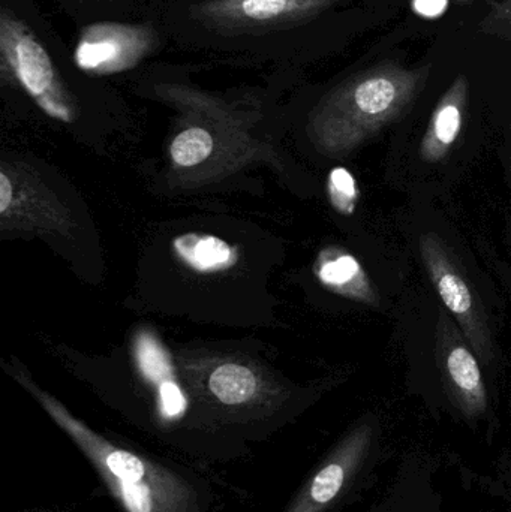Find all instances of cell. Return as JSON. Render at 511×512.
<instances>
[{"instance_id": "1", "label": "cell", "mask_w": 511, "mask_h": 512, "mask_svg": "<svg viewBox=\"0 0 511 512\" xmlns=\"http://www.w3.org/2000/svg\"><path fill=\"white\" fill-rule=\"evenodd\" d=\"M431 65L407 68L384 60L339 84L321 99L311 129L318 146L347 155L404 117L428 84Z\"/></svg>"}, {"instance_id": "2", "label": "cell", "mask_w": 511, "mask_h": 512, "mask_svg": "<svg viewBox=\"0 0 511 512\" xmlns=\"http://www.w3.org/2000/svg\"><path fill=\"white\" fill-rule=\"evenodd\" d=\"M21 382L89 457L107 483L108 489L119 499L126 511L191 512L194 496L182 480L131 451L114 447L72 417L65 406L60 405L50 394L38 390L35 385Z\"/></svg>"}, {"instance_id": "3", "label": "cell", "mask_w": 511, "mask_h": 512, "mask_svg": "<svg viewBox=\"0 0 511 512\" xmlns=\"http://www.w3.org/2000/svg\"><path fill=\"white\" fill-rule=\"evenodd\" d=\"M0 63L3 77L17 84L48 117L77 119V104L48 51L26 21L11 9L0 11Z\"/></svg>"}, {"instance_id": "4", "label": "cell", "mask_w": 511, "mask_h": 512, "mask_svg": "<svg viewBox=\"0 0 511 512\" xmlns=\"http://www.w3.org/2000/svg\"><path fill=\"white\" fill-rule=\"evenodd\" d=\"M158 45V33L149 24L98 21L81 29L72 59L84 74L107 77L131 71Z\"/></svg>"}, {"instance_id": "5", "label": "cell", "mask_w": 511, "mask_h": 512, "mask_svg": "<svg viewBox=\"0 0 511 512\" xmlns=\"http://www.w3.org/2000/svg\"><path fill=\"white\" fill-rule=\"evenodd\" d=\"M342 0H204L192 18L219 32L287 29L320 17Z\"/></svg>"}, {"instance_id": "6", "label": "cell", "mask_w": 511, "mask_h": 512, "mask_svg": "<svg viewBox=\"0 0 511 512\" xmlns=\"http://www.w3.org/2000/svg\"><path fill=\"white\" fill-rule=\"evenodd\" d=\"M419 249L432 285L444 306L458 321L474 352L486 363H491L494 358L491 330L467 279L450 258L444 243L434 234H423L420 237Z\"/></svg>"}, {"instance_id": "7", "label": "cell", "mask_w": 511, "mask_h": 512, "mask_svg": "<svg viewBox=\"0 0 511 512\" xmlns=\"http://www.w3.org/2000/svg\"><path fill=\"white\" fill-rule=\"evenodd\" d=\"M437 361L452 402L467 417L477 418L488 408V391L479 361L461 337L446 310L437 324Z\"/></svg>"}, {"instance_id": "8", "label": "cell", "mask_w": 511, "mask_h": 512, "mask_svg": "<svg viewBox=\"0 0 511 512\" xmlns=\"http://www.w3.org/2000/svg\"><path fill=\"white\" fill-rule=\"evenodd\" d=\"M372 439L374 427L371 424L356 427L336 448L329 462L317 472L293 512H320L336 501L365 462Z\"/></svg>"}, {"instance_id": "9", "label": "cell", "mask_w": 511, "mask_h": 512, "mask_svg": "<svg viewBox=\"0 0 511 512\" xmlns=\"http://www.w3.org/2000/svg\"><path fill=\"white\" fill-rule=\"evenodd\" d=\"M468 78L459 74L438 101L420 146L423 161L440 162L449 155L464 126Z\"/></svg>"}, {"instance_id": "10", "label": "cell", "mask_w": 511, "mask_h": 512, "mask_svg": "<svg viewBox=\"0 0 511 512\" xmlns=\"http://www.w3.org/2000/svg\"><path fill=\"white\" fill-rule=\"evenodd\" d=\"M135 358L144 378L156 387L161 417L165 421L180 420L188 409V399L174 378L173 364L164 346L152 334L141 333L135 342Z\"/></svg>"}, {"instance_id": "11", "label": "cell", "mask_w": 511, "mask_h": 512, "mask_svg": "<svg viewBox=\"0 0 511 512\" xmlns=\"http://www.w3.org/2000/svg\"><path fill=\"white\" fill-rule=\"evenodd\" d=\"M318 280L335 294L359 303L378 306L380 297L356 256L341 249H324L315 262Z\"/></svg>"}, {"instance_id": "12", "label": "cell", "mask_w": 511, "mask_h": 512, "mask_svg": "<svg viewBox=\"0 0 511 512\" xmlns=\"http://www.w3.org/2000/svg\"><path fill=\"white\" fill-rule=\"evenodd\" d=\"M177 256L198 273H218L234 267L239 261L236 249L210 234L188 233L173 242Z\"/></svg>"}, {"instance_id": "13", "label": "cell", "mask_w": 511, "mask_h": 512, "mask_svg": "<svg viewBox=\"0 0 511 512\" xmlns=\"http://www.w3.org/2000/svg\"><path fill=\"white\" fill-rule=\"evenodd\" d=\"M209 388L213 396L224 405H242L257 393V376L243 364L225 363L213 370Z\"/></svg>"}, {"instance_id": "14", "label": "cell", "mask_w": 511, "mask_h": 512, "mask_svg": "<svg viewBox=\"0 0 511 512\" xmlns=\"http://www.w3.org/2000/svg\"><path fill=\"white\" fill-rule=\"evenodd\" d=\"M213 149V135L201 126H191L174 138L170 146V155L177 165L189 168L209 159Z\"/></svg>"}, {"instance_id": "15", "label": "cell", "mask_w": 511, "mask_h": 512, "mask_svg": "<svg viewBox=\"0 0 511 512\" xmlns=\"http://www.w3.org/2000/svg\"><path fill=\"white\" fill-rule=\"evenodd\" d=\"M330 204L336 212L351 216L359 203V186L347 168H333L327 180Z\"/></svg>"}, {"instance_id": "16", "label": "cell", "mask_w": 511, "mask_h": 512, "mask_svg": "<svg viewBox=\"0 0 511 512\" xmlns=\"http://www.w3.org/2000/svg\"><path fill=\"white\" fill-rule=\"evenodd\" d=\"M479 30L485 35L511 42V0L491 2L488 14L480 20Z\"/></svg>"}, {"instance_id": "17", "label": "cell", "mask_w": 511, "mask_h": 512, "mask_svg": "<svg viewBox=\"0 0 511 512\" xmlns=\"http://www.w3.org/2000/svg\"><path fill=\"white\" fill-rule=\"evenodd\" d=\"M12 198H14V188L5 171L0 173V215L5 216L11 209Z\"/></svg>"}, {"instance_id": "18", "label": "cell", "mask_w": 511, "mask_h": 512, "mask_svg": "<svg viewBox=\"0 0 511 512\" xmlns=\"http://www.w3.org/2000/svg\"><path fill=\"white\" fill-rule=\"evenodd\" d=\"M510 132H511V126H510Z\"/></svg>"}]
</instances>
